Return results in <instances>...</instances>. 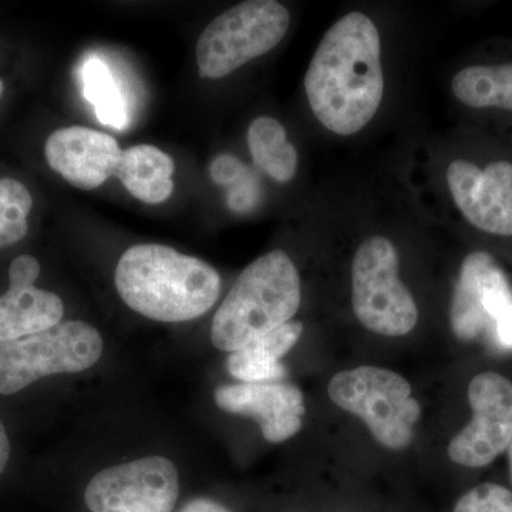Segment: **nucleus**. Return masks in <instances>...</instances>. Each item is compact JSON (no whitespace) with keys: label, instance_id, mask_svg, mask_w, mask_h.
<instances>
[{"label":"nucleus","instance_id":"obj_1","mask_svg":"<svg viewBox=\"0 0 512 512\" xmlns=\"http://www.w3.org/2000/svg\"><path fill=\"white\" fill-rule=\"evenodd\" d=\"M380 35L363 13L343 16L325 33L305 76L309 106L323 127L352 136L382 104L384 76Z\"/></svg>","mask_w":512,"mask_h":512},{"label":"nucleus","instance_id":"obj_2","mask_svg":"<svg viewBox=\"0 0 512 512\" xmlns=\"http://www.w3.org/2000/svg\"><path fill=\"white\" fill-rule=\"evenodd\" d=\"M116 288L134 312L164 323L188 322L210 311L221 292L215 268L158 244L128 248L116 268Z\"/></svg>","mask_w":512,"mask_h":512},{"label":"nucleus","instance_id":"obj_3","mask_svg":"<svg viewBox=\"0 0 512 512\" xmlns=\"http://www.w3.org/2000/svg\"><path fill=\"white\" fill-rule=\"evenodd\" d=\"M301 305V278L284 251L259 256L238 276L211 326L215 348L235 352L291 322Z\"/></svg>","mask_w":512,"mask_h":512},{"label":"nucleus","instance_id":"obj_4","mask_svg":"<svg viewBox=\"0 0 512 512\" xmlns=\"http://www.w3.org/2000/svg\"><path fill=\"white\" fill-rule=\"evenodd\" d=\"M328 390L332 402L365 421L383 447L403 450L412 443L421 409L404 377L382 367L362 366L333 376Z\"/></svg>","mask_w":512,"mask_h":512},{"label":"nucleus","instance_id":"obj_5","mask_svg":"<svg viewBox=\"0 0 512 512\" xmlns=\"http://www.w3.org/2000/svg\"><path fill=\"white\" fill-rule=\"evenodd\" d=\"M103 355L99 330L67 320L25 338L0 342V394H15L53 375L90 369Z\"/></svg>","mask_w":512,"mask_h":512},{"label":"nucleus","instance_id":"obj_6","mask_svg":"<svg viewBox=\"0 0 512 512\" xmlns=\"http://www.w3.org/2000/svg\"><path fill=\"white\" fill-rule=\"evenodd\" d=\"M291 25L289 10L275 0H248L202 30L197 63L202 77L218 80L275 49Z\"/></svg>","mask_w":512,"mask_h":512},{"label":"nucleus","instance_id":"obj_7","mask_svg":"<svg viewBox=\"0 0 512 512\" xmlns=\"http://www.w3.org/2000/svg\"><path fill=\"white\" fill-rule=\"evenodd\" d=\"M353 311L377 335L399 338L412 332L419 309L399 276V256L389 239L372 237L357 249L352 265Z\"/></svg>","mask_w":512,"mask_h":512},{"label":"nucleus","instance_id":"obj_8","mask_svg":"<svg viewBox=\"0 0 512 512\" xmlns=\"http://www.w3.org/2000/svg\"><path fill=\"white\" fill-rule=\"evenodd\" d=\"M178 494L173 461L154 456L100 471L87 485L84 501L92 512H171Z\"/></svg>","mask_w":512,"mask_h":512},{"label":"nucleus","instance_id":"obj_9","mask_svg":"<svg viewBox=\"0 0 512 512\" xmlns=\"http://www.w3.org/2000/svg\"><path fill=\"white\" fill-rule=\"evenodd\" d=\"M473 420L451 440L448 457L458 466L493 463L512 441V383L500 373H480L468 386Z\"/></svg>","mask_w":512,"mask_h":512},{"label":"nucleus","instance_id":"obj_10","mask_svg":"<svg viewBox=\"0 0 512 512\" xmlns=\"http://www.w3.org/2000/svg\"><path fill=\"white\" fill-rule=\"evenodd\" d=\"M511 303L510 285L493 256L473 252L461 265L451 302L454 335L464 342L476 340L484 333L494 336L495 323Z\"/></svg>","mask_w":512,"mask_h":512},{"label":"nucleus","instance_id":"obj_11","mask_svg":"<svg viewBox=\"0 0 512 512\" xmlns=\"http://www.w3.org/2000/svg\"><path fill=\"white\" fill-rule=\"evenodd\" d=\"M447 184L471 225L488 234L512 235V164L497 161L480 170L466 160L447 168Z\"/></svg>","mask_w":512,"mask_h":512},{"label":"nucleus","instance_id":"obj_12","mask_svg":"<svg viewBox=\"0 0 512 512\" xmlns=\"http://www.w3.org/2000/svg\"><path fill=\"white\" fill-rule=\"evenodd\" d=\"M121 148L116 138L83 126L59 128L45 144L52 170L80 190H94L116 175Z\"/></svg>","mask_w":512,"mask_h":512},{"label":"nucleus","instance_id":"obj_13","mask_svg":"<svg viewBox=\"0 0 512 512\" xmlns=\"http://www.w3.org/2000/svg\"><path fill=\"white\" fill-rule=\"evenodd\" d=\"M215 402L224 412L258 421L269 443H282L299 433L305 400L289 383L225 384L215 392Z\"/></svg>","mask_w":512,"mask_h":512},{"label":"nucleus","instance_id":"obj_14","mask_svg":"<svg viewBox=\"0 0 512 512\" xmlns=\"http://www.w3.org/2000/svg\"><path fill=\"white\" fill-rule=\"evenodd\" d=\"M62 299L35 285L9 284L0 296V342H9L59 325Z\"/></svg>","mask_w":512,"mask_h":512},{"label":"nucleus","instance_id":"obj_15","mask_svg":"<svg viewBox=\"0 0 512 512\" xmlns=\"http://www.w3.org/2000/svg\"><path fill=\"white\" fill-rule=\"evenodd\" d=\"M302 322H288L254 339L228 357L229 375L242 383H274L285 376L279 359L298 343Z\"/></svg>","mask_w":512,"mask_h":512},{"label":"nucleus","instance_id":"obj_16","mask_svg":"<svg viewBox=\"0 0 512 512\" xmlns=\"http://www.w3.org/2000/svg\"><path fill=\"white\" fill-rule=\"evenodd\" d=\"M173 158L160 148L140 144L121 154L116 177L136 200L146 204L167 201L174 191Z\"/></svg>","mask_w":512,"mask_h":512},{"label":"nucleus","instance_id":"obj_17","mask_svg":"<svg viewBox=\"0 0 512 512\" xmlns=\"http://www.w3.org/2000/svg\"><path fill=\"white\" fill-rule=\"evenodd\" d=\"M248 147L255 164L278 183H288L298 170V151L289 143L285 127L264 116L252 121Z\"/></svg>","mask_w":512,"mask_h":512},{"label":"nucleus","instance_id":"obj_18","mask_svg":"<svg viewBox=\"0 0 512 512\" xmlns=\"http://www.w3.org/2000/svg\"><path fill=\"white\" fill-rule=\"evenodd\" d=\"M451 87L468 107L512 111V64L467 67L454 76Z\"/></svg>","mask_w":512,"mask_h":512},{"label":"nucleus","instance_id":"obj_19","mask_svg":"<svg viewBox=\"0 0 512 512\" xmlns=\"http://www.w3.org/2000/svg\"><path fill=\"white\" fill-rule=\"evenodd\" d=\"M84 96L93 104L104 126L124 130L127 127V106L120 86L110 67L101 60H89L83 67Z\"/></svg>","mask_w":512,"mask_h":512},{"label":"nucleus","instance_id":"obj_20","mask_svg":"<svg viewBox=\"0 0 512 512\" xmlns=\"http://www.w3.org/2000/svg\"><path fill=\"white\" fill-rule=\"evenodd\" d=\"M33 198L25 184L0 178V248L10 247L28 234Z\"/></svg>","mask_w":512,"mask_h":512},{"label":"nucleus","instance_id":"obj_21","mask_svg":"<svg viewBox=\"0 0 512 512\" xmlns=\"http://www.w3.org/2000/svg\"><path fill=\"white\" fill-rule=\"evenodd\" d=\"M453 512H512V491L498 484L477 485L457 501Z\"/></svg>","mask_w":512,"mask_h":512},{"label":"nucleus","instance_id":"obj_22","mask_svg":"<svg viewBox=\"0 0 512 512\" xmlns=\"http://www.w3.org/2000/svg\"><path fill=\"white\" fill-rule=\"evenodd\" d=\"M211 178L218 185H231L238 183L248 174L247 165L231 154H222L212 161L210 168Z\"/></svg>","mask_w":512,"mask_h":512},{"label":"nucleus","instance_id":"obj_23","mask_svg":"<svg viewBox=\"0 0 512 512\" xmlns=\"http://www.w3.org/2000/svg\"><path fill=\"white\" fill-rule=\"evenodd\" d=\"M238 185L232 188L228 195V205L234 211L244 212L252 210L259 202V185L254 175L238 181Z\"/></svg>","mask_w":512,"mask_h":512},{"label":"nucleus","instance_id":"obj_24","mask_svg":"<svg viewBox=\"0 0 512 512\" xmlns=\"http://www.w3.org/2000/svg\"><path fill=\"white\" fill-rule=\"evenodd\" d=\"M40 275L39 261L32 255H20L9 268V284L35 285Z\"/></svg>","mask_w":512,"mask_h":512},{"label":"nucleus","instance_id":"obj_25","mask_svg":"<svg viewBox=\"0 0 512 512\" xmlns=\"http://www.w3.org/2000/svg\"><path fill=\"white\" fill-rule=\"evenodd\" d=\"M494 339L503 348L512 349V303L495 323Z\"/></svg>","mask_w":512,"mask_h":512},{"label":"nucleus","instance_id":"obj_26","mask_svg":"<svg viewBox=\"0 0 512 512\" xmlns=\"http://www.w3.org/2000/svg\"><path fill=\"white\" fill-rule=\"evenodd\" d=\"M181 512H229L227 508L215 501L207 500V498H198L191 501L183 508Z\"/></svg>","mask_w":512,"mask_h":512},{"label":"nucleus","instance_id":"obj_27","mask_svg":"<svg viewBox=\"0 0 512 512\" xmlns=\"http://www.w3.org/2000/svg\"><path fill=\"white\" fill-rule=\"evenodd\" d=\"M10 457V444L8 434H6L5 427H3L2 421H0V474L5 471L8 466Z\"/></svg>","mask_w":512,"mask_h":512},{"label":"nucleus","instance_id":"obj_28","mask_svg":"<svg viewBox=\"0 0 512 512\" xmlns=\"http://www.w3.org/2000/svg\"><path fill=\"white\" fill-rule=\"evenodd\" d=\"M508 460H510V473H511V481H512V441L510 446L507 448Z\"/></svg>","mask_w":512,"mask_h":512},{"label":"nucleus","instance_id":"obj_29","mask_svg":"<svg viewBox=\"0 0 512 512\" xmlns=\"http://www.w3.org/2000/svg\"><path fill=\"white\" fill-rule=\"evenodd\" d=\"M3 89H5V86H3V82L0 80V97H2Z\"/></svg>","mask_w":512,"mask_h":512}]
</instances>
